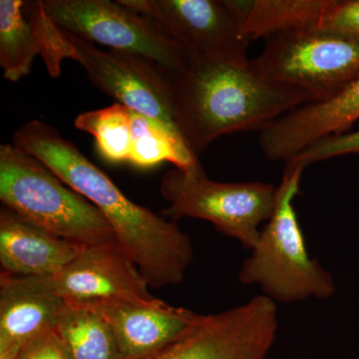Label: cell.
<instances>
[{
  "label": "cell",
  "mask_w": 359,
  "mask_h": 359,
  "mask_svg": "<svg viewBox=\"0 0 359 359\" xmlns=\"http://www.w3.org/2000/svg\"><path fill=\"white\" fill-rule=\"evenodd\" d=\"M278 327L276 302L257 295L223 313L199 314L178 339L139 359H264Z\"/></svg>",
  "instance_id": "obj_9"
},
{
  "label": "cell",
  "mask_w": 359,
  "mask_h": 359,
  "mask_svg": "<svg viewBox=\"0 0 359 359\" xmlns=\"http://www.w3.org/2000/svg\"><path fill=\"white\" fill-rule=\"evenodd\" d=\"M0 200L21 218L75 244L117 243L96 205L14 144L0 146Z\"/></svg>",
  "instance_id": "obj_5"
},
{
  "label": "cell",
  "mask_w": 359,
  "mask_h": 359,
  "mask_svg": "<svg viewBox=\"0 0 359 359\" xmlns=\"http://www.w3.org/2000/svg\"><path fill=\"white\" fill-rule=\"evenodd\" d=\"M109 323L121 359H139L160 351L184 334L199 313L170 306L159 299L147 302H88Z\"/></svg>",
  "instance_id": "obj_14"
},
{
  "label": "cell",
  "mask_w": 359,
  "mask_h": 359,
  "mask_svg": "<svg viewBox=\"0 0 359 359\" xmlns=\"http://www.w3.org/2000/svg\"><path fill=\"white\" fill-rule=\"evenodd\" d=\"M15 359H72L55 330H49L30 340Z\"/></svg>",
  "instance_id": "obj_22"
},
{
  "label": "cell",
  "mask_w": 359,
  "mask_h": 359,
  "mask_svg": "<svg viewBox=\"0 0 359 359\" xmlns=\"http://www.w3.org/2000/svg\"><path fill=\"white\" fill-rule=\"evenodd\" d=\"M42 6L56 25L90 43L144 59L174 79L186 72L185 49L118 0H44Z\"/></svg>",
  "instance_id": "obj_8"
},
{
  "label": "cell",
  "mask_w": 359,
  "mask_h": 359,
  "mask_svg": "<svg viewBox=\"0 0 359 359\" xmlns=\"http://www.w3.org/2000/svg\"><path fill=\"white\" fill-rule=\"evenodd\" d=\"M54 330L72 359H121L109 323L88 302H66Z\"/></svg>",
  "instance_id": "obj_17"
},
{
  "label": "cell",
  "mask_w": 359,
  "mask_h": 359,
  "mask_svg": "<svg viewBox=\"0 0 359 359\" xmlns=\"http://www.w3.org/2000/svg\"><path fill=\"white\" fill-rule=\"evenodd\" d=\"M359 120V78L327 100L299 106L259 133L264 157L285 163L328 137L346 133Z\"/></svg>",
  "instance_id": "obj_12"
},
{
  "label": "cell",
  "mask_w": 359,
  "mask_h": 359,
  "mask_svg": "<svg viewBox=\"0 0 359 359\" xmlns=\"http://www.w3.org/2000/svg\"><path fill=\"white\" fill-rule=\"evenodd\" d=\"M148 18L181 45L187 53L202 54L245 65L248 47L240 20L228 0H118Z\"/></svg>",
  "instance_id": "obj_10"
},
{
  "label": "cell",
  "mask_w": 359,
  "mask_h": 359,
  "mask_svg": "<svg viewBox=\"0 0 359 359\" xmlns=\"http://www.w3.org/2000/svg\"><path fill=\"white\" fill-rule=\"evenodd\" d=\"M75 127L95 138L99 155L111 164H129L132 146V109L114 103L77 116Z\"/></svg>",
  "instance_id": "obj_19"
},
{
  "label": "cell",
  "mask_w": 359,
  "mask_h": 359,
  "mask_svg": "<svg viewBox=\"0 0 359 359\" xmlns=\"http://www.w3.org/2000/svg\"><path fill=\"white\" fill-rule=\"evenodd\" d=\"M250 65L261 76L327 100L359 78V37L297 29L266 39Z\"/></svg>",
  "instance_id": "obj_7"
},
{
  "label": "cell",
  "mask_w": 359,
  "mask_h": 359,
  "mask_svg": "<svg viewBox=\"0 0 359 359\" xmlns=\"http://www.w3.org/2000/svg\"><path fill=\"white\" fill-rule=\"evenodd\" d=\"M30 18L41 37V58L51 77L60 75L66 58L72 59L96 87L117 103L157 120L182 139L175 115L173 77L144 59L111 49L101 50L66 32L46 15L42 1L30 6Z\"/></svg>",
  "instance_id": "obj_3"
},
{
  "label": "cell",
  "mask_w": 359,
  "mask_h": 359,
  "mask_svg": "<svg viewBox=\"0 0 359 359\" xmlns=\"http://www.w3.org/2000/svg\"><path fill=\"white\" fill-rule=\"evenodd\" d=\"M52 280L65 302H147L156 299L117 243L84 247Z\"/></svg>",
  "instance_id": "obj_11"
},
{
  "label": "cell",
  "mask_w": 359,
  "mask_h": 359,
  "mask_svg": "<svg viewBox=\"0 0 359 359\" xmlns=\"http://www.w3.org/2000/svg\"><path fill=\"white\" fill-rule=\"evenodd\" d=\"M174 79L175 115L182 139L196 157L224 135L262 131L290 111L314 102L302 91L266 79L245 65L188 54Z\"/></svg>",
  "instance_id": "obj_2"
},
{
  "label": "cell",
  "mask_w": 359,
  "mask_h": 359,
  "mask_svg": "<svg viewBox=\"0 0 359 359\" xmlns=\"http://www.w3.org/2000/svg\"><path fill=\"white\" fill-rule=\"evenodd\" d=\"M13 144L43 163L56 176L98 208L116 242L149 287L180 285L194 259L192 242L176 221L135 204L76 145L39 120L13 134Z\"/></svg>",
  "instance_id": "obj_1"
},
{
  "label": "cell",
  "mask_w": 359,
  "mask_h": 359,
  "mask_svg": "<svg viewBox=\"0 0 359 359\" xmlns=\"http://www.w3.org/2000/svg\"><path fill=\"white\" fill-rule=\"evenodd\" d=\"M21 218L8 208L0 212L1 273L14 276H54L83 250Z\"/></svg>",
  "instance_id": "obj_15"
},
{
  "label": "cell",
  "mask_w": 359,
  "mask_h": 359,
  "mask_svg": "<svg viewBox=\"0 0 359 359\" xmlns=\"http://www.w3.org/2000/svg\"><path fill=\"white\" fill-rule=\"evenodd\" d=\"M346 155H359V130L323 139L306 148L285 164L287 167L306 169L314 163Z\"/></svg>",
  "instance_id": "obj_20"
},
{
  "label": "cell",
  "mask_w": 359,
  "mask_h": 359,
  "mask_svg": "<svg viewBox=\"0 0 359 359\" xmlns=\"http://www.w3.org/2000/svg\"><path fill=\"white\" fill-rule=\"evenodd\" d=\"M316 30L359 37V0H327Z\"/></svg>",
  "instance_id": "obj_21"
},
{
  "label": "cell",
  "mask_w": 359,
  "mask_h": 359,
  "mask_svg": "<svg viewBox=\"0 0 359 359\" xmlns=\"http://www.w3.org/2000/svg\"><path fill=\"white\" fill-rule=\"evenodd\" d=\"M248 41L280 33L316 29L327 0H228Z\"/></svg>",
  "instance_id": "obj_16"
},
{
  "label": "cell",
  "mask_w": 359,
  "mask_h": 359,
  "mask_svg": "<svg viewBox=\"0 0 359 359\" xmlns=\"http://www.w3.org/2000/svg\"><path fill=\"white\" fill-rule=\"evenodd\" d=\"M65 301L52 276H0V359H15L22 347L54 330Z\"/></svg>",
  "instance_id": "obj_13"
},
{
  "label": "cell",
  "mask_w": 359,
  "mask_h": 359,
  "mask_svg": "<svg viewBox=\"0 0 359 359\" xmlns=\"http://www.w3.org/2000/svg\"><path fill=\"white\" fill-rule=\"evenodd\" d=\"M304 169L285 166L273 215L241 268V282L257 285L271 301L292 304L327 299L335 292L334 278L309 257L294 201Z\"/></svg>",
  "instance_id": "obj_4"
},
{
  "label": "cell",
  "mask_w": 359,
  "mask_h": 359,
  "mask_svg": "<svg viewBox=\"0 0 359 359\" xmlns=\"http://www.w3.org/2000/svg\"><path fill=\"white\" fill-rule=\"evenodd\" d=\"M22 0L0 1V65L6 79L16 82L27 76L33 59L43 54L36 25L26 20Z\"/></svg>",
  "instance_id": "obj_18"
},
{
  "label": "cell",
  "mask_w": 359,
  "mask_h": 359,
  "mask_svg": "<svg viewBox=\"0 0 359 359\" xmlns=\"http://www.w3.org/2000/svg\"><path fill=\"white\" fill-rule=\"evenodd\" d=\"M161 194L168 203L167 218L204 219L226 237L252 250L259 238V224L275 210L278 187L263 182L223 183L208 178L198 164L189 170L175 168L164 175Z\"/></svg>",
  "instance_id": "obj_6"
}]
</instances>
